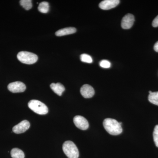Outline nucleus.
I'll return each instance as SVG.
<instances>
[{
	"mask_svg": "<svg viewBox=\"0 0 158 158\" xmlns=\"http://www.w3.org/2000/svg\"><path fill=\"white\" fill-rule=\"evenodd\" d=\"M105 130L110 135H117L123 131L121 125L116 119L111 118H106L103 123Z\"/></svg>",
	"mask_w": 158,
	"mask_h": 158,
	"instance_id": "f257e3e1",
	"label": "nucleus"
},
{
	"mask_svg": "<svg viewBox=\"0 0 158 158\" xmlns=\"http://www.w3.org/2000/svg\"><path fill=\"white\" fill-rule=\"evenodd\" d=\"M62 149L65 155L69 158H78V149L76 144L72 141H65L62 145Z\"/></svg>",
	"mask_w": 158,
	"mask_h": 158,
	"instance_id": "f03ea898",
	"label": "nucleus"
},
{
	"mask_svg": "<svg viewBox=\"0 0 158 158\" xmlns=\"http://www.w3.org/2000/svg\"><path fill=\"white\" fill-rule=\"evenodd\" d=\"M28 107L34 113L39 115H45L48 112V109L45 104L37 100H32L28 104Z\"/></svg>",
	"mask_w": 158,
	"mask_h": 158,
	"instance_id": "7ed1b4c3",
	"label": "nucleus"
},
{
	"mask_svg": "<svg viewBox=\"0 0 158 158\" xmlns=\"http://www.w3.org/2000/svg\"><path fill=\"white\" fill-rule=\"evenodd\" d=\"M17 57L20 62L28 65L34 64L38 60V56L36 54L26 51L19 52Z\"/></svg>",
	"mask_w": 158,
	"mask_h": 158,
	"instance_id": "20e7f679",
	"label": "nucleus"
},
{
	"mask_svg": "<svg viewBox=\"0 0 158 158\" xmlns=\"http://www.w3.org/2000/svg\"><path fill=\"white\" fill-rule=\"evenodd\" d=\"M8 88L9 91L12 93H20L26 90V86L23 82L16 81L9 84Z\"/></svg>",
	"mask_w": 158,
	"mask_h": 158,
	"instance_id": "39448f33",
	"label": "nucleus"
},
{
	"mask_svg": "<svg viewBox=\"0 0 158 158\" xmlns=\"http://www.w3.org/2000/svg\"><path fill=\"white\" fill-rule=\"evenodd\" d=\"M73 122L76 126L80 129L86 130L89 127L88 121L83 116H77L73 118Z\"/></svg>",
	"mask_w": 158,
	"mask_h": 158,
	"instance_id": "423d86ee",
	"label": "nucleus"
},
{
	"mask_svg": "<svg viewBox=\"0 0 158 158\" xmlns=\"http://www.w3.org/2000/svg\"><path fill=\"white\" fill-rule=\"evenodd\" d=\"M135 17L132 14H127L122 19L121 22L122 28L125 30L131 28L135 22Z\"/></svg>",
	"mask_w": 158,
	"mask_h": 158,
	"instance_id": "0eeeda50",
	"label": "nucleus"
},
{
	"mask_svg": "<svg viewBox=\"0 0 158 158\" xmlns=\"http://www.w3.org/2000/svg\"><path fill=\"white\" fill-rule=\"evenodd\" d=\"M30 127V123L27 120H23L12 128L13 132L19 134L25 132Z\"/></svg>",
	"mask_w": 158,
	"mask_h": 158,
	"instance_id": "6e6552de",
	"label": "nucleus"
},
{
	"mask_svg": "<svg viewBox=\"0 0 158 158\" xmlns=\"http://www.w3.org/2000/svg\"><path fill=\"white\" fill-rule=\"evenodd\" d=\"M120 2L118 0H105L102 1L99 5V7L103 10H109L115 8Z\"/></svg>",
	"mask_w": 158,
	"mask_h": 158,
	"instance_id": "1a4fd4ad",
	"label": "nucleus"
},
{
	"mask_svg": "<svg viewBox=\"0 0 158 158\" xmlns=\"http://www.w3.org/2000/svg\"><path fill=\"white\" fill-rule=\"evenodd\" d=\"M80 91L83 97L86 98H91L94 94V89L92 87L88 85H83Z\"/></svg>",
	"mask_w": 158,
	"mask_h": 158,
	"instance_id": "9d476101",
	"label": "nucleus"
},
{
	"mask_svg": "<svg viewBox=\"0 0 158 158\" xmlns=\"http://www.w3.org/2000/svg\"><path fill=\"white\" fill-rule=\"evenodd\" d=\"M76 31L77 29L75 28L70 27L65 28L59 30L56 32V35L58 37H61V36L74 34Z\"/></svg>",
	"mask_w": 158,
	"mask_h": 158,
	"instance_id": "9b49d317",
	"label": "nucleus"
},
{
	"mask_svg": "<svg viewBox=\"0 0 158 158\" xmlns=\"http://www.w3.org/2000/svg\"><path fill=\"white\" fill-rule=\"evenodd\" d=\"M50 87L52 90L55 93L58 94L59 96H61L62 93L65 90V87H64V86L59 83H57V84L52 83L50 85Z\"/></svg>",
	"mask_w": 158,
	"mask_h": 158,
	"instance_id": "f8f14e48",
	"label": "nucleus"
},
{
	"mask_svg": "<svg viewBox=\"0 0 158 158\" xmlns=\"http://www.w3.org/2000/svg\"><path fill=\"white\" fill-rule=\"evenodd\" d=\"M12 158H24L25 155L22 150L18 148H13L11 152Z\"/></svg>",
	"mask_w": 158,
	"mask_h": 158,
	"instance_id": "ddd939ff",
	"label": "nucleus"
},
{
	"mask_svg": "<svg viewBox=\"0 0 158 158\" xmlns=\"http://www.w3.org/2000/svg\"><path fill=\"white\" fill-rule=\"evenodd\" d=\"M38 11L43 13H47L49 10V5L48 2H43L40 3L38 7Z\"/></svg>",
	"mask_w": 158,
	"mask_h": 158,
	"instance_id": "4468645a",
	"label": "nucleus"
},
{
	"mask_svg": "<svg viewBox=\"0 0 158 158\" xmlns=\"http://www.w3.org/2000/svg\"><path fill=\"white\" fill-rule=\"evenodd\" d=\"M148 99L151 103L158 106V91L149 94Z\"/></svg>",
	"mask_w": 158,
	"mask_h": 158,
	"instance_id": "2eb2a0df",
	"label": "nucleus"
},
{
	"mask_svg": "<svg viewBox=\"0 0 158 158\" xmlns=\"http://www.w3.org/2000/svg\"><path fill=\"white\" fill-rule=\"evenodd\" d=\"M20 4L26 10H29L32 8V1L31 0H21L20 1Z\"/></svg>",
	"mask_w": 158,
	"mask_h": 158,
	"instance_id": "dca6fc26",
	"label": "nucleus"
},
{
	"mask_svg": "<svg viewBox=\"0 0 158 158\" xmlns=\"http://www.w3.org/2000/svg\"><path fill=\"white\" fill-rule=\"evenodd\" d=\"M81 60L82 62L91 63L93 62L92 58L88 54H83L81 56Z\"/></svg>",
	"mask_w": 158,
	"mask_h": 158,
	"instance_id": "f3484780",
	"label": "nucleus"
},
{
	"mask_svg": "<svg viewBox=\"0 0 158 158\" xmlns=\"http://www.w3.org/2000/svg\"><path fill=\"white\" fill-rule=\"evenodd\" d=\"M153 136L155 144L156 146L158 148V125H156L155 127Z\"/></svg>",
	"mask_w": 158,
	"mask_h": 158,
	"instance_id": "a211bd4d",
	"label": "nucleus"
},
{
	"mask_svg": "<svg viewBox=\"0 0 158 158\" xmlns=\"http://www.w3.org/2000/svg\"><path fill=\"white\" fill-rule=\"evenodd\" d=\"M100 65L103 68H109L111 66V63L107 60H102L100 62Z\"/></svg>",
	"mask_w": 158,
	"mask_h": 158,
	"instance_id": "6ab92c4d",
	"label": "nucleus"
},
{
	"mask_svg": "<svg viewBox=\"0 0 158 158\" xmlns=\"http://www.w3.org/2000/svg\"><path fill=\"white\" fill-rule=\"evenodd\" d=\"M152 25L154 27H158V15L153 21Z\"/></svg>",
	"mask_w": 158,
	"mask_h": 158,
	"instance_id": "aec40b11",
	"label": "nucleus"
},
{
	"mask_svg": "<svg viewBox=\"0 0 158 158\" xmlns=\"http://www.w3.org/2000/svg\"><path fill=\"white\" fill-rule=\"evenodd\" d=\"M154 49L156 52H158V41L155 44L154 46Z\"/></svg>",
	"mask_w": 158,
	"mask_h": 158,
	"instance_id": "412c9836",
	"label": "nucleus"
},
{
	"mask_svg": "<svg viewBox=\"0 0 158 158\" xmlns=\"http://www.w3.org/2000/svg\"><path fill=\"white\" fill-rule=\"evenodd\" d=\"M151 93H152V91H150H150H149V93L151 94Z\"/></svg>",
	"mask_w": 158,
	"mask_h": 158,
	"instance_id": "4be33fe9",
	"label": "nucleus"
}]
</instances>
